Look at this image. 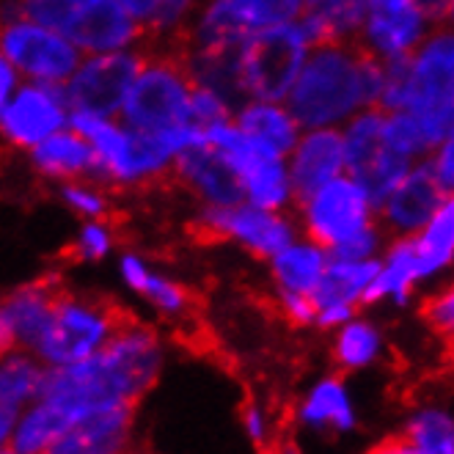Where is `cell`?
<instances>
[{
  "instance_id": "obj_31",
  "label": "cell",
  "mask_w": 454,
  "mask_h": 454,
  "mask_svg": "<svg viewBox=\"0 0 454 454\" xmlns=\"http://www.w3.org/2000/svg\"><path fill=\"white\" fill-rule=\"evenodd\" d=\"M403 438L419 454H454V419L441 405H421L408 416Z\"/></svg>"
},
{
  "instance_id": "obj_17",
  "label": "cell",
  "mask_w": 454,
  "mask_h": 454,
  "mask_svg": "<svg viewBox=\"0 0 454 454\" xmlns=\"http://www.w3.org/2000/svg\"><path fill=\"white\" fill-rule=\"evenodd\" d=\"M61 289V281L50 276L25 284L0 298V325H4L12 347H22V350L34 353Z\"/></svg>"
},
{
  "instance_id": "obj_35",
  "label": "cell",
  "mask_w": 454,
  "mask_h": 454,
  "mask_svg": "<svg viewBox=\"0 0 454 454\" xmlns=\"http://www.w3.org/2000/svg\"><path fill=\"white\" fill-rule=\"evenodd\" d=\"M383 239V226L380 221H372L366 229H361L356 237H350L347 243L336 246L333 251H328L331 259H344V262H361V259H372Z\"/></svg>"
},
{
  "instance_id": "obj_44",
  "label": "cell",
  "mask_w": 454,
  "mask_h": 454,
  "mask_svg": "<svg viewBox=\"0 0 454 454\" xmlns=\"http://www.w3.org/2000/svg\"><path fill=\"white\" fill-rule=\"evenodd\" d=\"M366 454H419L403 435L399 438H386V441H380L378 446H372Z\"/></svg>"
},
{
  "instance_id": "obj_47",
  "label": "cell",
  "mask_w": 454,
  "mask_h": 454,
  "mask_svg": "<svg viewBox=\"0 0 454 454\" xmlns=\"http://www.w3.org/2000/svg\"><path fill=\"white\" fill-rule=\"evenodd\" d=\"M44 454H72V451H67V449H50V451H44Z\"/></svg>"
},
{
  "instance_id": "obj_9",
  "label": "cell",
  "mask_w": 454,
  "mask_h": 454,
  "mask_svg": "<svg viewBox=\"0 0 454 454\" xmlns=\"http://www.w3.org/2000/svg\"><path fill=\"white\" fill-rule=\"evenodd\" d=\"M309 243L333 251L372 223V201L350 176H333L301 201Z\"/></svg>"
},
{
  "instance_id": "obj_25",
  "label": "cell",
  "mask_w": 454,
  "mask_h": 454,
  "mask_svg": "<svg viewBox=\"0 0 454 454\" xmlns=\"http://www.w3.org/2000/svg\"><path fill=\"white\" fill-rule=\"evenodd\" d=\"M237 127L278 157H286L298 144V124L278 102H246L237 114Z\"/></svg>"
},
{
  "instance_id": "obj_8",
  "label": "cell",
  "mask_w": 454,
  "mask_h": 454,
  "mask_svg": "<svg viewBox=\"0 0 454 454\" xmlns=\"http://www.w3.org/2000/svg\"><path fill=\"white\" fill-rule=\"evenodd\" d=\"M0 56L17 72L39 80V83L61 86L83 61V52L67 36L31 20H9L0 25Z\"/></svg>"
},
{
  "instance_id": "obj_42",
  "label": "cell",
  "mask_w": 454,
  "mask_h": 454,
  "mask_svg": "<svg viewBox=\"0 0 454 454\" xmlns=\"http://www.w3.org/2000/svg\"><path fill=\"white\" fill-rule=\"evenodd\" d=\"M430 163H433V168H435V174H438L443 188L451 191V182H454V174H451V138L438 146V154L430 160Z\"/></svg>"
},
{
  "instance_id": "obj_1",
  "label": "cell",
  "mask_w": 454,
  "mask_h": 454,
  "mask_svg": "<svg viewBox=\"0 0 454 454\" xmlns=\"http://www.w3.org/2000/svg\"><path fill=\"white\" fill-rule=\"evenodd\" d=\"M163 361L166 347L160 333L127 317L91 358L47 369L39 396L61 408L74 424L97 408L138 405L160 380Z\"/></svg>"
},
{
  "instance_id": "obj_51",
  "label": "cell",
  "mask_w": 454,
  "mask_h": 454,
  "mask_svg": "<svg viewBox=\"0 0 454 454\" xmlns=\"http://www.w3.org/2000/svg\"><path fill=\"white\" fill-rule=\"evenodd\" d=\"M267 454H270V451H267Z\"/></svg>"
},
{
  "instance_id": "obj_3",
  "label": "cell",
  "mask_w": 454,
  "mask_h": 454,
  "mask_svg": "<svg viewBox=\"0 0 454 454\" xmlns=\"http://www.w3.org/2000/svg\"><path fill=\"white\" fill-rule=\"evenodd\" d=\"M144 67L121 102L124 124L141 132H166L188 124L193 80L179 52L136 42Z\"/></svg>"
},
{
  "instance_id": "obj_24",
  "label": "cell",
  "mask_w": 454,
  "mask_h": 454,
  "mask_svg": "<svg viewBox=\"0 0 454 454\" xmlns=\"http://www.w3.org/2000/svg\"><path fill=\"white\" fill-rule=\"evenodd\" d=\"M69 427H72L69 416L39 396L20 413L12 430V438H9V446L17 454H44L50 449L61 446Z\"/></svg>"
},
{
  "instance_id": "obj_43",
  "label": "cell",
  "mask_w": 454,
  "mask_h": 454,
  "mask_svg": "<svg viewBox=\"0 0 454 454\" xmlns=\"http://www.w3.org/2000/svg\"><path fill=\"white\" fill-rule=\"evenodd\" d=\"M14 86H17V69L0 56V108H4L9 97L14 94Z\"/></svg>"
},
{
  "instance_id": "obj_19",
  "label": "cell",
  "mask_w": 454,
  "mask_h": 454,
  "mask_svg": "<svg viewBox=\"0 0 454 454\" xmlns=\"http://www.w3.org/2000/svg\"><path fill=\"white\" fill-rule=\"evenodd\" d=\"M47 366L22 347L0 353V446H9L20 413L42 394Z\"/></svg>"
},
{
  "instance_id": "obj_23",
  "label": "cell",
  "mask_w": 454,
  "mask_h": 454,
  "mask_svg": "<svg viewBox=\"0 0 454 454\" xmlns=\"http://www.w3.org/2000/svg\"><path fill=\"white\" fill-rule=\"evenodd\" d=\"M378 270H380V262L375 256L361 259V262H344V259L328 256L325 273L319 278L317 289L311 292L314 309L344 306L356 311L361 306L366 286L378 276Z\"/></svg>"
},
{
  "instance_id": "obj_16",
  "label": "cell",
  "mask_w": 454,
  "mask_h": 454,
  "mask_svg": "<svg viewBox=\"0 0 454 454\" xmlns=\"http://www.w3.org/2000/svg\"><path fill=\"white\" fill-rule=\"evenodd\" d=\"M67 36L80 52H114L136 44L141 36V25L132 20L119 0H89L67 25Z\"/></svg>"
},
{
  "instance_id": "obj_28",
  "label": "cell",
  "mask_w": 454,
  "mask_h": 454,
  "mask_svg": "<svg viewBox=\"0 0 454 454\" xmlns=\"http://www.w3.org/2000/svg\"><path fill=\"white\" fill-rule=\"evenodd\" d=\"M121 276L127 281L129 289L141 292V295L157 309L163 311L166 317H182L184 311L191 309V295L188 289L182 284L160 276V273H152L146 262L136 254H127L121 259Z\"/></svg>"
},
{
  "instance_id": "obj_7",
  "label": "cell",
  "mask_w": 454,
  "mask_h": 454,
  "mask_svg": "<svg viewBox=\"0 0 454 454\" xmlns=\"http://www.w3.org/2000/svg\"><path fill=\"white\" fill-rule=\"evenodd\" d=\"M386 119L388 114L372 105L347 124V132L341 136L344 168L350 171V179L361 184L372 207H380L394 191V184L411 168V160L391 146L386 136Z\"/></svg>"
},
{
  "instance_id": "obj_26",
  "label": "cell",
  "mask_w": 454,
  "mask_h": 454,
  "mask_svg": "<svg viewBox=\"0 0 454 454\" xmlns=\"http://www.w3.org/2000/svg\"><path fill=\"white\" fill-rule=\"evenodd\" d=\"M270 267L278 292L311 295L328 267V251L314 243H289L276 256H270Z\"/></svg>"
},
{
  "instance_id": "obj_18",
  "label": "cell",
  "mask_w": 454,
  "mask_h": 454,
  "mask_svg": "<svg viewBox=\"0 0 454 454\" xmlns=\"http://www.w3.org/2000/svg\"><path fill=\"white\" fill-rule=\"evenodd\" d=\"M289 171V188L298 201H306L319 184L339 176L344 168V141L333 127H317L295 144Z\"/></svg>"
},
{
  "instance_id": "obj_20",
  "label": "cell",
  "mask_w": 454,
  "mask_h": 454,
  "mask_svg": "<svg viewBox=\"0 0 454 454\" xmlns=\"http://www.w3.org/2000/svg\"><path fill=\"white\" fill-rule=\"evenodd\" d=\"M132 427L136 405L97 408L69 427L59 449L72 454H127L132 446Z\"/></svg>"
},
{
  "instance_id": "obj_50",
  "label": "cell",
  "mask_w": 454,
  "mask_h": 454,
  "mask_svg": "<svg viewBox=\"0 0 454 454\" xmlns=\"http://www.w3.org/2000/svg\"><path fill=\"white\" fill-rule=\"evenodd\" d=\"M127 454H144V451H127Z\"/></svg>"
},
{
  "instance_id": "obj_27",
  "label": "cell",
  "mask_w": 454,
  "mask_h": 454,
  "mask_svg": "<svg viewBox=\"0 0 454 454\" xmlns=\"http://www.w3.org/2000/svg\"><path fill=\"white\" fill-rule=\"evenodd\" d=\"M34 163L50 176H94V152L74 129H59L36 144Z\"/></svg>"
},
{
  "instance_id": "obj_29",
  "label": "cell",
  "mask_w": 454,
  "mask_h": 454,
  "mask_svg": "<svg viewBox=\"0 0 454 454\" xmlns=\"http://www.w3.org/2000/svg\"><path fill=\"white\" fill-rule=\"evenodd\" d=\"M383 350H386L383 333L378 331V325L366 323V319L353 317L336 328L333 358L347 372H361V369L375 366L380 361Z\"/></svg>"
},
{
  "instance_id": "obj_45",
  "label": "cell",
  "mask_w": 454,
  "mask_h": 454,
  "mask_svg": "<svg viewBox=\"0 0 454 454\" xmlns=\"http://www.w3.org/2000/svg\"><path fill=\"white\" fill-rule=\"evenodd\" d=\"M276 454H303L295 443H284V446H278V451Z\"/></svg>"
},
{
  "instance_id": "obj_4",
  "label": "cell",
  "mask_w": 454,
  "mask_h": 454,
  "mask_svg": "<svg viewBox=\"0 0 454 454\" xmlns=\"http://www.w3.org/2000/svg\"><path fill=\"white\" fill-rule=\"evenodd\" d=\"M124 319L127 314L111 301L72 295V292L61 289L34 347V356L47 369L86 361L108 344Z\"/></svg>"
},
{
  "instance_id": "obj_30",
  "label": "cell",
  "mask_w": 454,
  "mask_h": 454,
  "mask_svg": "<svg viewBox=\"0 0 454 454\" xmlns=\"http://www.w3.org/2000/svg\"><path fill=\"white\" fill-rule=\"evenodd\" d=\"M416 237V256H419V281L435 276L451 262L454 254V204L451 199L438 207L435 215L427 221Z\"/></svg>"
},
{
  "instance_id": "obj_22",
  "label": "cell",
  "mask_w": 454,
  "mask_h": 454,
  "mask_svg": "<svg viewBox=\"0 0 454 454\" xmlns=\"http://www.w3.org/2000/svg\"><path fill=\"white\" fill-rule=\"evenodd\" d=\"M419 281V256H416V234H403L388 248L386 262L380 264L378 276L366 286L361 306L394 301L396 306H405L411 301V292Z\"/></svg>"
},
{
  "instance_id": "obj_11",
  "label": "cell",
  "mask_w": 454,
  "mask_h": 454,
  "mask_svg": "<svg viewBox=\"0 0 454 454\" xmlns=\"http://www.w3.org/2000/svg\"><path fill=\"white\" fill-rule=\"evenodd\" d=\"M199 234L212 239H237L239 246L264 259L276 256L295 239L289 221H284L273 209H259L254 204H209L199 218Z\"/></svg>"
},
{
  "instance_id": "obj_13",
  "label": "cell",
  "mask_w": 454,
  "mask_h": 454,
  "mask_svg": "<svg viewBox=\"0 0 454 454\" xmlns=\"http://www.w3.org/2000/svg\"><path fill=\"white\" fill-rule=\"evenodd\" d=\"M427 36V20L416 0H364L358 39L383 61L413 52Z\"/></svg>"
},
{
  "instance_id": "obj_10",
  "label": "cell",
  "mask_w": 454,
  "mask_h": 454,
  "mask_svg": "<svg viewBox=\"0 0 454 454\" xmlns=\"http://www.w3.org/2000/svg\"><path fill=\"white\" fill-rule=\"evenodd\" d=\"M144 67L138 50H114L99 52L89 61H80L72 77L64 83L67 105L72 111L114 116L121 111V102L132 86V80Z\"/></svg>"
},
{
  "instance_id": "obj_38",
  "label": "cell",
  "mask_w": 454,
  "mask_h": 454,
  "mask_svg": "<svg viewBox=\"0 0 454 454\" xmlns=\"http://www.w3.org/2000/svg\"><path fill=\"white\" fill-rule=\"evenodd\" d=\"M424 319L435 333L449 336L454 328V292L451 286H446L443 292H435V295L424 303Z\"/></svg>"
},
{
  "instance_id": "obj_41",
  "label": "cell",
  "mask_w": 454,
  "mask_h": 454,
  "mask_svg": "<svg viewBox=\"0 0 454 454\" xmlns=\"http://www.w3.org/2000/svg\"><path fill=\"white\" fill-rule=\"evenodd\" d=\"M427 25L441 28V25H451V0H416Z\"/></svg>"
},
{
  "instance_id": "obj_33",
  "label": "cell",
  "mask_w": 454,
  "mask_h": 454,
  "mask_svg": "<svg viewBox=\"0 0 454 454\" xmlns=\"http://www.w3.org/2000/svg\"><path fill=\"white\" fill-rule=\"evenodd\" d=\"M124 12L141 25V36L168 34L188 20L199 0H119Z\"/></svg>"
},
{
  "instance_id": "obj_6",
  "label": "cell",
  "mask_w": 454,
  "mask_h": 454,
  "mask_svg": "<svg viewBox=\"0 0 454 454\" xmlns=\"http://www.w3.org/2000/svg\"><path fill=\"white\" fill-rule=\"evenodd\" d=\"M309 39L295 22H276L254 31L239 44V86L248 99L281 102L306 61Z\"/></svg>"
},
{
  "instance_id": "obj_34",
  "label": "cell",
  "mask_w": 454,
  "mask_h": 454,
  "mask_svg": "<svg viewBox=\"0 0 454 454\" xmlns=\"http://www.w3.org/2000/svg\"><path fill=\"white\" fill-rule=\"evenodd\" d=\"M386 136L391 141V146L399 152V154H405L408 160L424 154L427 149V141H424V132L419 127V121L405 114V111H396V114H388L386 119Z\"/></svg>"
},
{
  "instance_id": "obj_32",
  "label": "cell",
  "mask_w": 454,
  "mask_h": 454,
  "mask_svg": "<svg viewBox=\"0 0 454 454\" xmlns=\"http://www.w3.org/2000/svg\"><path fill=\"white\" fill-rule=\"evenodd\" d=\"M243 191L248 204L259 209H278L289 201L292 188H289V171L284 166V157H264L254 163L243 176Z\"/></svg>"
},
{
  "instance_id": "obj_2",
  "label": "cell",
  "mask_w": 454,
  "mask_h": 454,
  "mask_svg": "<svg viewBox=\"0 0 454 454\" xmlns=\"http://www.w3.org/2000/svg\"><path fill=\"white\" fill-rule=\"evenodd\" d=\"M386 61L358 36L344 42L311 44L292 83L289 116L298 127H333L380 99Z\"/></svg>"
},
{
  "instance_id": "obj_5",
  "label": "cell",
  "mask_w": 454,
  "mask_h": 454,
  "mask_svg": "<svg viewBox=\"0 0 454 454\" xmlns=\"http://www.w3.org/2000/svg\"><path fill=\"white\" fill-rule=\"evenodd\" d=\"M451 25L433 28L430 39L421 42L411 52V74L405 94V114H411L430 149H438L451 138V116H454V44Z\"/></svg>"
},
{
  "instance_id": "obj_21",
  "label": "cell",
  "mask_w": 454,
  "mask_h": 454,
  "mask_svg": "<svg viewBox=\"0 0 454 454\" xmlns=\"http://www.w3.org/2000/svg\"><path fill=\"white\" fill-rule=\"evenodd\" d=\"M295 421L303 430L323 435H347L358 427V411L347 383L336 375L317 380L298 403Z\"/></svg>"
},
{
  "instance_id": "obj_37",
  "label": "cell",
  "mask_w": 454,
  "mask_h": 454,
  "mask_svg": "<svg viewBox=\"0 0 454 454\" xmlns=\"http://www.w3.org/2000/svg\"><path fill=\"white\" fill-rule=\"evenodd\" d=\"M61 196L67 199V204L72 209L80 212V215H89V218L108 215V201H105V196L99 191L89 188V184H64Z\"/></svg>"
},
{
  "instance_id": "obj_39",
  "label": "cell",
  "mask_w": 454,
  "mask_h": 454,
  "mask_svg": "<svg viewBox=\"0 0 454 454\" xmlns=\"http://www.w3.org/2000/svg\"><path fill=\"white\" fill-rule=\"evenodd\" d=\"M278 306L284 317L295 325H311L314 323V301L311 295H298V292H278Z\"/></svg>"
},
{
  "instance_id": "obj_14",
  "label": "cell",
  "mask_w": 454,
  "mask_h": 454,
  "mask_svg": "<svg viewBox=\"0 0 454 454\" xmlns=\"http://www.w3.org/2000/svg\"><path fill=\"white\" fill-rule=\"evenodd\" d=\"M451 199V191H446L433 163L424 160L421 166L408 168V174L394 184V191L386 196V201L378 207L383 218V231L396 234H413L427 221H430L438 207Z\"/></svg>"
},
{
  "instance_id": "obj_12",
  "label": "cell",
  "mask_w": 454,
  "mask_h": 454,
  "mask_svg": "<svg viewBox=\"0 0 454 454\" xmlns=\"http://www.w3.org/2000/svg\"><path fill=\"white\" fill-rule=\"evenodd\" d=\"M69 105L61 83H34L17 89L0 108V132L17 146L34 149L47 136L59 132L69 119Z\"/></svg>"
},
{
  "instance_id": "obj_48",
  "label": "cell",
  "mask_w": 454,
  "mask_h": 454,
  "mask_svg": "<svg viewBox=\"0 0 454 454\" xmlns=\"http://www.w3.org/2000/svg\"><path fill=\"white\" fill-rule=\"evenodd\" d=\"M0 454H17V451L12 446H0Z\"/></svg>"
},
{
  "instance_id": "obj_36",
  "label": "cell",
  "mask_w": 454,
  "mask_h": 454,
  "mask_svg": "<svg viewBox=\"0 0 454 454\" xmlns=\"http://www.w3.org/2000/svg\"><path fill=\"white\" fill-rule=\"evenodd\" d=\"M114 246V234L105 223H86L83 231H80L77 243L72 248V254L77 259H102Z\"/></svg>"
},
{
  "instance_id": "obj_15",
  "label": "cell",
  "mask_w": 454,
  "mask_h": 454,
  "mask_svg": "<svg viewBox=\"0 0 454 454\" xmlns=\"http://www.w3.org/2000/svg\"><path fill=\"white\" fill-rule=\"evenodd\" d=\"M174 174L179 182L191 184V188L204 196L209 204L215 207H231L243 204L246 191L243 179L229 166V160L207 141L184 146L182 152L174 154Z\"/></svg>"
},
{
  "instance_id": "obj_49",
  "label": "cell",
  "mask_w": 454,
  "mask_h": 454,
  "mask_svg": "<svg viewBox=\"0 0 454 454\" xmlns=\"http://www.w3.org/2000/svg\"><path fill=\"white\" fill-rule=\"evenodd\" d=\"M314 4H319V0H303V9H306V6H314Z\"/></svg>"
},
{
  "instance_id": "obj_40",
  "label": "cell",
  "mask_w": 454,
  "mask_h": 454,
  "mask_svg": "<svg viewBox=\"0 0 454 454\" xmlns=\"http://www.w3.org/2000/svg\"><path fill=\"white\" fill-rule=\"evenodd\" d=\"M239 419H243V430H246V435H248L256 446H264L267 441H270V435H273V421H270V413H267L264 408L248 405Z\"/></svg>"
},
{
  "instance_id": "obj_46",
  "label": "cell",
  "mask_w": 454,
  "mask_h": 454,
  "mask_svg": "<svg viewBox=\"0 0 454 454\" xmlns=\"http://www.w3.org/2000/svg\"><path fill=\"white\" fill-rule=\"evenodd\" d=\"M6 347H12V344H9V336H6L4 325H0V353H4V350H6Z\"/></svg>"
}]
</instances>
